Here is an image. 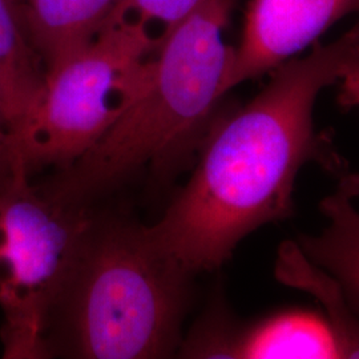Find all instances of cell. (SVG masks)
Here are the masks:
<instances>
[{"instance_id": "6da1fadb", "label": "cell", "mask_w": 359, "mask_h": 359, "mask_svg": "<svg viewBox=\"0 0 359 359\" xmlns=\"http://www.w3.org/2000/svg\"><path fill=\"white\" fill-rule=\"evenodd\" d=\"M359 65V25L277 68L268 86L206 135L192 177L148 231L191 276L219 268L257 228L293 215L298 172L338 165L313 126L322 90Z\"/></svg>"}, {"instance_id": "7a4b0ae2", "label": "cell", "mask_w": 359, "mask_h": 359, "mask_svg": "<svg viewBox=\"0 0 359 359\" xmlns=\"http://www.w3.org/2000/svg\"><path fill=\"white\" fill-rule=\"evenodd\" d=\"M231 0H209L164 39L148 83L87 154L67 165L62 201L100 191L147 164L189 151L228 93L234 48L224 40Z\"/></svg>"}, {"instance_id": "3957f363", "label": "cell", "mask_w": 359, "mask_h": 359, "mask_svg": "<svg viewBox=\"0 0 359 359\" xmlns=\"http://www.w3.org/2000/svg\"><path fill=\"white\" fill-rule=\"evenodd\" d=\"M189 278L154 244L147 226L90 225L57 302H65L75 354L168 357L179 345Z\"/></svg>"}, {"instance_id": "277c9868", "label": "cell", "mask_w": 359, "mask_h": 359, "mask_svg": "<svg viewBox=\"0 0 359 359\" xmlns=\"http://www.w3.org/2000/svg\"><path fill=\"white\" fill-rule=\"evenodd\" d=\"M157 47L142 23L120 19L47 69L38 100L8 132L10 164L29 175L87 154L145 88Z\"/></svg>"}, {"instance_id": "5b68a950", "label": "cell", "mask_w": 359, "mask_h": 359, "mask_svg": "<svg viewBox=\"0 0 359 359\" xmlns=\"http://www.w3.org/2000/svg\"><path fill=\"white\" fill-rule=\"evenodd\" d=\"M13 164L0 179V308L6 358L48 354L47 332L90 218L31 185Z\"/></svg>"}, {"instance_id": "8992f818", "label": "cell", "mask_w": 359, "mask_h": 359, "mask_svg": "<svg viewBox=\"0 0 359 359\" xmlns=\"http://www.w3.org/2000/svg\"><path fill=\"white\" fill-rule=\"evenodd\" d=\"M181 353L188 358H345L327 320L301 309L274 313L245 326L216 311L198 323Z\"/></svg>"}, {"instance_id": "52a82bcc", "label": "cell", "mask_w": 359, "mask_h": 359, "mask_svg": "<svg viewBox=\"0 0 359 359\" xmlns=\"http://www.w3.org/2000/svg\"><path fill=\"white\" fill-rule=\"evenodd\" d=\"M359 0H252L228 90L273 71L350 13Z\"/></svg>"}, {"instance_id": "ba28073f", "label": "cell", "mask_w": 359, "mask_h": 359, "mask_svg": "<svg viewBox=\"0 0 359 359\" xmlns=\"http://www.w3.org/2000/svg\"><path fill=\"white\" fill-rule=\"evenodd\" d=\"M120 0H23L29 38L46 71L88 46L111 20Z\"/></svg>"}, {"instance_id": "9c48e42d", "label": "cell", "mask_w": 359, "mask_h": 359, "mask_svg": "<svg viewBox=\"0 0 359 359\" xmlns=\"http://www.w3.org/2000/svg\"><path fill=\"white\" fill-rule=\"evenodd\" d=\"M46 67L29 38L20 3L0 0V93L10 129L38 100Z\"/></svg>"}, {"instance_id": "30bf717a", "label": "cell", "mask_w": 359, "mask_h": 359, "mask_svg": "<svg viewBox=\"0 0 359 359\" xmlns=\"http://www.w3.org/2000/svg\"><path fill=\"white\" fill-rule=\"evenodd\" d=\"M338 188L321 203L329 226L318 236H302L299 248L309 259L339 283L359 317V212Z\"/></svg>"}, {"instance_id": "8fae6325", "label": "cell", "mask_w": 359, "mask_h": 359, "mask_svg": "<svg viewBox=\"0 0 359 359\" xmlns=\"http://www.w3.org/2000/svg\"><path fill=\"white\" fill-rule=\"evenodd\" d=\"M278 281L314 295L326 311V320L337 334L345 358H359V317L350 306L339 283L313 264L299 245H281L276 262Z\"/></svg>"}, {"instance_id": "7c38bea8", "label": "cell", "mask_w": 359, "mask_h": 359, "mask_svg": "<svg viewBox=\"0 0 359 359\" xmlns=\"http://www.w3.org/2000/svg\"><path fill=\"white\" fill-rule=\"evenodd\" d=\"M209 0H120L109 23L120 19L139 22L152 36L154 32H158L161 43L176 27L198 11Z\"/></svg>"}, {"instance_id": "4fadbf2b", "label": "cell", "mask_w": 359, "mask_h": 359, "mask_svg": "<svg viewBox=\"0 0 359 359\" xmlns=\"http://www.w3.org/2000/svg\"><path fill=\"white\" fill-rule=\"evenodd\" d=\"M341 102L347 107H359V65L342 79Z\"/></svg>"}, {"instance_id": "5bb4252c", "label": "cell", "mask_w": 359, "mask_h": 359, "mask_svg": "<svg viewBox=\"0 0 359 359\" xmlns=\"http://www.w3.org/2000/svg\"><path fill=\"white\" fill-rule=\"evenodd\" d=\"M8 128L0 126V179L10 170V148H8Z\"/></svg>"}, {"instance_id": "9a60e30c", "label": "cell", "mask_w": 359, "mask_h": 359, "mask_svg": "<svg viewBox=\"0 0 359 359\" xmlns=\"http://www.w3.org/2000/svg\"><path fill=\"white\" fill-rule=\"evenodd\" d=\"M338 188L346 193L350 198L359 197V173H357V175H350V173L345 175L341 179V184H339Z\"/></svg>"}, {"instance_id": "2e32d148", "label": "cell", "mask_w": 359, "mask_h": 359, "mask_svg": "<svg viewBox=\"0 0 359 359\" xmlns=\"http://www.w3.org/2000/svg\"><path fill=\"white\" fill-rule=\"evenodd\" d=\"M0 126H4V127H7L8 130H10V123H8L7 109H6V105H4V102H3L1 93H0Z\"/></svg>"}]
</instances>
